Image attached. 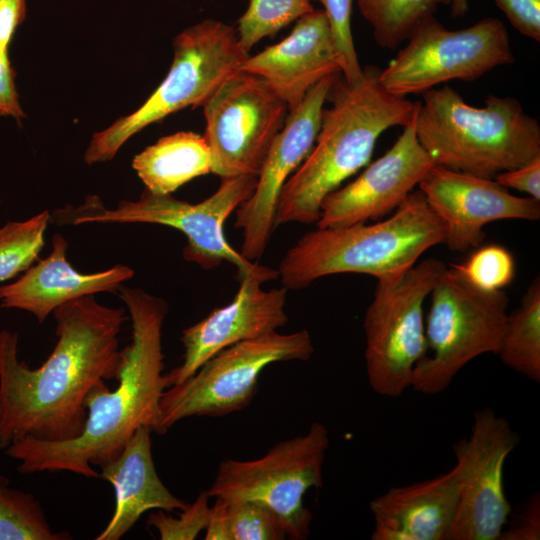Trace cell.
<instances>
[{
	"instance_id": "cell-1",
	"label": "cell",
	"mask_w": 540,
	"mask_h": 540,
	"mask_svg": "<svg viewBox=\"0 0 540 540\" xmlns=\"http://www.w3.org/2000/svg\"><path fill=\"white\" fill-rule=\"evenodd\" d=\"M53 313L57 342L37 368L19 359L18 334L0 331V450L24 437L78 436L87 417L86 396L119 371L118 335L129 318L124 308L104 306L88 295Z\"/></svg>"
},
{
	"instance_id": "cell-2",
	"label": "cell",
	"mask_w": 540,
	"mask_h": 540,
	"mask_svg": "<svg viewBox=\"0 0 540 540\" xmlns=\"http://www.w3.org/2000/svg\"><path fill=\"white\" fill-rule=\"evenodd\" d=\"M118 294L129 312L131 340L121 350L116 389L111 391L102 382L88 393L87 417L78 436L64 441L24 437L8 446L4 451L19 461L20 473L71 472L98 478L92 465L100 466L119 456L139 427L156 431L160 400L170 387L163 374L162 350L168 305L140 288L121 285Z\"/></svg>"
},
{
	"instance_id": "cell-3",
	"label": "cell",
	"mask_w": 540,
	"mask_h": 540,
	"mask_svg": "<svg viewBox=\"0 0 540 540\" xmlns=\"http://www.w3.org/2000/svg\"><path fill=\"white\" fill-rule=\"evenodd\" d=\"M380 71L365 66L354 82L335 76L314 146L280 193L277 226L317 223L324 199L368 164L380 135L412 123L417 102L387 92Z\"/></svg>"
},
{
	"instance_id": "cell-4",
	"label": "cell",
	"mask_w": 540,
	"mask_h": 540,
	"mask_svg": "<svg viewBox=\"0 0 540 540\" xmlns=\"http://www.w3.org/2000/svg\"><path fill=\"white\" fill-rule=\"evenodd\" d=\"M422 98L412 127L436 165L494 179L540 157L539 121L517 99L490 94L474 107L448 85Z\"/></svg>"
},
{
	"instance_id": "cell-5",
	"label": "cell",
	"mask_w": 540,
	"mask_h": 540,
	"mask_svg": "<svg viewBox=\"0 0 540 540\" xmlns=\"http://www.w3.org/2000/svg\"><path fill=\"white\" fill-rule=\"evenodd\" d=\"M444 237L443 223L417 190L383 221L317 227L304 234L283 256L278 278L287 290H297L333 274L394 277Z\"/></svg>"
},
{
	"instance_id": "cell-6",
	"label": "cell",
	"mask_w": 540,
	"mask_h": 540,
	"mask_svg": "<svg viewBox=\"0 0 540 540\" xmlns=\"http://www.w3.org/2000/svg\"><path fill=\"white\" fill-rule=\"evenodd\" d=\"M173 61L165 79L133 113L95 133L84 154L87 164L111 160L120 147L146 126L187 107H203L249 57L236 29L205 19L172 42Z\"/></svg>"
},
{
	"instance_id": "cell-7",
	"label": "cell",
	"mask_w": 540,
	"mask_h": 540,
	"mask_svg": "<svg viewBox=\"0 0 540 540\" xmlns=\"http://www.w3.org/2000/svg\"><path fill=\"white\" fill-rule=\"evenodd\" d=\"M256 176L221 178L218 189L205 200L192 204L171 194L157 195L144 190L136 201L123 200L116 208L107 209L99 197L89 196L78 207H65L54 212L60 224L85 223H151L181 231L187 238L183 257L209 270L226 261L237 268V277L267 267L252 262L236 251L226 240V219L254 191Z\"/></svg>"
},
{
	"instance_id": "cell-8",
	"label": "cell",
	"mask_w": 540,
	"mask_h": 540,
	"mask_svg": "<svg viewBox=\"0 0 540 540\" xmlns=\"http://www.w3.org/2000/svg\"><path fill=\"white\" fill-rule=\"evenodd\" d=\"M425 335L431 355L415 366L411 388L436 395L476 357L497 354L507 318L508 296L486 291L445 267L430 292Z\"/></svg>"
},
{
	"instance_id": "cell-9",
	"label": "cell",
	"mask_w": 540,
	"mask_h": 540,
	"mask_svg": "<svg viewBox=\"0 0 540 540\" xmlns=\"http://www.w3.org/2000/svg\"><path fill=\"white\" fill-rule=\"evenodd\" d=\"M445 267L428 258L401 275L377 279L363 322L366 374L376 394L398 397L410 388L416 364L428 354L424 301Z\"/></svg>"
},
{
	"instance_id": "cell-10",
	"label": "cell",
	"mask_w": 540,
	"mask_h": 540,
	"mask_svg": "<svg viewBox=\"0 0 540 540\" xmlns=\"http://www.w3.org/2000/svg\"><path fill=\"white\" fill-rule=\"evenodd\" d=\"M314 352L307 330L276 332L235 343L207 361L183 382L167 388L160 400L156 433L165 434L188 417H221L247 407L258 378L270 364L306 361Z\"/></svg>"
},
{
	"instance_id": "cell-11",
	"label": "cell",
	"mask_w": 540,
	"mask_h": 540,
	"mask_svg": "<svg viewBox=\"0 0 540 540\" xmlns=\"http://www.w3.org/2000/svg\"><path fill=\"white\" fill-rule=\"evenodd\" d=\"M329 443L327 428L314 422L305 435L275 444L261 458L221 462L207 494L227 502H262L277 514L286 536L303 540L312 522L303 499L310 488L323 486L322 468Z\"/></svg>"
},
{
	"instance_id": "cell-12",
	"label": "cell",
	"mask_w": 540,
	"mask_h": 540,
	"mask_svg": "<svg viewBox=\"0 0 540 540\" xmlns=\"http://www.w3.org/2000/svg\"><path fill=\"white\" fill-rule=\"evenodd\" d=\"M379 81L392 95L422 94L451 80L473 81L515 57L508 31L497 18L449 30L434 15L419 22Z\"/></svg>"
},
{
	"instance_id": "cell-13",
	"label": "cell",
	"mask_w": 540,
	"mask_h": 540,
	"mask_svg": "<svg viewBox=\"0 0 540 540\" xmlns=\"http://www.w3.org/2000/svg\"><path fill=\"white\" fill-rule=\"evenodd\" d=\"M212 173L258 176L288 107L261 77L239 71L203 106Z\"/></svg>"
},
{
	"instance_id": "cell-14",
	"label": "cell",
	"mask_w": 540,
	"mask_h": 540,
	"mask_svg": "<svg viewBox=\"0 0 540 540\" xmlns=\"http://www.w3.org/2000/svg\"><path fill=\"white\" fill-rule=\"evenodd\" d=\"M519 442L510 423L491 408L474 414L469 436L453 444L462 486L449 540H498L512 512L504 465Z\"/></svg>"
},
{
	"instance_id": "cell-15",
	"label": "cell",
	"mask_w": 540,
	"mask_h": 540,
	"mask_svg": "<svg viewBox=\"0 0 540 540\" xmlns=\"http://www.w3.org/2000/svg\"><path fill=\"white\" fill-rule=\"evenodd\" d=\"M336 74L318 81L303 100L288 111L257 176L251 196L236 211L235 227L242 230L241 254L250 261L265 252L276 225L283 186L314 146L322 111Z\"/></svg>"
},
{
	"instance_id": "cell-16",
	"label": "cell",
	"mask_w": 540,
	"mask_h": 540,
	"mask_svg": "<svg viewBox=\"0 0 540 540\" xmlns=\"http://www.w3.org/2000/svg\"><path fill=\"white\" fill-rule=\"evenodd\" d=\"M444 225L448 249L463 252L484 240L483 228L493 221L540 218V201L518 197L494 179L434 165L418 185Z\"/></svg>"
},
{
	"instance_id": "cell-17",
	"label": "cell",
	"mask_w": 540,
	"mask_h": 540,
	"mask_svg": "<svg viewBox=\"0 0 540 540\" xmlns=\"http://www.w3.org/2000/svg\"><path fill=\"white\" fill-rule=\"evenodd\" d=\"M276 278L277 270L269 267L238 276L239 289L229 304L214 309L182 331L183 361L166 374L170 386L192 376L205 361L222 349L276 332L288 322L285 312L287 289L261 288L263 283Z\"/></svg>"
},
{
	"instance_id": "cell-18",
	"label": "cell",
	"mask_w": 540,
	"mask_h": 540,
	"mask_svg": "<svg viewBox=\"0 0 540 540\" xmlns=\"http://www.w3.org/2000/svg\"><path fill=\"white\" fill-rule=\"evenodd\" d=\"M434 165L412 123L404 126L384 155L324 199L317 227L365 223L395 211Z\"/></svg>"
},
{
	"instance_id": "cell-19",
	"label": "cell",
	"mask_w": 540,
	"mask_h": 540,
	"mask_svg": "<svg viewBox=\"0 0 540 540\" xmlns=\"http://www.w3.org/2000/svg\"><path fill=\"white\" fill-rule=\"evenodd\" d=\"M241 71L263 78L286 103L295 108L322 78L340 73L329 21L323 10H313L295 21L290 34L249 57Z\"/></svg>"
},
{
	"instance_id": "cell-20",
	"label": "cell",
	"mask_w": 540,
	"mask_h": 540,
	"mask_svg": "<svg viewBox=\"0 0 540 540\" xmlns=\"http://www.w3.org/2000/svg\"><path fill=\"white\" fill-rule=\"evenodd\" d=\"M462 486L459 464L435 478L391 487L370 502L372 540H449Z\"/></svg>"
},
{
	"instance_id": "cell-21",
	"label": "cell",
	"mask_w": 540,
	"mask_h": 540,
	"mask_svg": "<svg viewBox=\"0 0 540 540\" xmlns=\"http://www.w3.org/2000/svg\"><path fill=\"white\" fill-rule=\"evenodd\" d=\"M68 243L59 233L52 239L50 254L31 265L11 284L0 287V306L33 314L39 323L57 307L72 300L115 292L134 275L128 266L117 264L95 273H81L66 258Z\"/></svg>"
},
{
	"instance_id": "cell-22",
	"label": "cell",
	"mask_w": 540,
	"mask_h": 540,
	"mask_svg": "<svg viewBox=\"0 0 540 540\" xmlns=\"http://www.w3.org/2000/svg\"><path fill=\"white\" fill-rule=\"evenodd\" d=\"M151 432L149 426L139 427L119 456L100 465L98 478L112 484L115 508L96 540H119L149 510L173 512L188 507L168 490L156 472Z\"/></svg>"
},
{
	"instance_id": "cell-23",
	"label": "cell",
	"mask_w": 540,
	"mask_h": 540,
	"mask_svg": "<svg viewBox=\"0 0 540 540\" xmlns=\"http://www.w3.org/2000/svg\"><path fill=\"white\" fill-rule=\"evenodd\" d=\"M132 166L146 190L167 195L196 177L212 173V157L203 135L177 132L137 154Z\"/></svg>"
},
{
	"instance_id": "cell-24",
	"label": "cell",
	"mask_w": 540,
	"mask_h": 540,
	"mask_svg": "<svg viewBox=\"0 0 540 540\" xmlns=\"http://www.w3.org/2000/svg\"><path fill=\"white\" fill-rule=\"evenodd\" d=\"M500 360L533 382H540V279L536 277L520 305L507 314L499 351Z\"/></svg>"
},
{
	"instance_id": "cell-25",
	"label": "cell",
	"mask_w": 540,
	"mask_h": 540,
	"mask_svg": "<svg viewBox=\"0 0 540 540\" xmlns=\"http://www.w3.org/2000/svg\"><path fill=\"white\" fill-rule=\"evenodd\" d=\"M371 25L377 45L395 49L406 41L416 25L453 0H355Z\"/></svg>"
},
{
	"instance_id": "cell-26",
	"label": "cell",
	"mask_w": 540,
	"mask_h": 540,
	"mask_svg": "<svg viewBox=\"0 0 540 540\" xmlns=\"http://www.w3.org/2000/svg\"><path fill=\"white\" fill-rule=\"evenodd\" d=\"M66 532H54L38 499L9 486L0 476V540H67Z\"/></svg>"
},
{
	"instance_id": "cell-27",
	"label": "cell",
	"mask_w": 540,
	"mask_h": 540,
	"mask_svg": "<svg viewBox=\"0 0 540 540\" xmlns=\"http://www.w3.org/2000/svg\"><path fill=\"white\" fill-rule=\"evenodd\" d=\"M50 218L49 211H43L0 228V282L25 271L38 259Z\"/></svg>"
},
{
	"instance_id": "cell-28",
	"label": "cell",
	"mask_w": 540,
	"mask_h": 540,
	"mask_svg": "<svg viewBox=\"0 0 540 540\" xmlns=\"http://www.w3.org/2000/svg\"><path fill=\"white\" fill-rule=\"evenodd\" d=\"M248 8L238 19L236 34L241 47L250 50L262 39L314 10L311 0H248Z\"/></svg>"
},
{
	"instance_id": "cell-29",
	"label": "cell",
	"mask_w": 540,
	"mask_h": 540,
	"mask_svg": "<svg viewBox=\"0 0 540 540\" xmlns=\"http://www.w3.org/2000/svg\"><path fill=\"white\" fill-rule=\"evenodd\" d=\"M451 267L470 284L486 291L503 290L515 276L512 254L497 244L480 247L463 263Z\"/></svg>"
},
{
	"instance_id": "cell-30",
	"label": "cell",
	"mask_w": 540,
	"mask_h": 540,
	"mask_svg": "<svg viewBox=\"0 0 540 540\" xmlns=\"http://www.w3.org/2000/svg\"><path fill=\"white\" fill-rule=\"evenodd\" d=\"M227 503L233 540H282L287 537L279 517L266 504L255 500Z\"/></svg>"
},
{
	"instance_id": "cell-31",
	"label": "cell",
	"mask_w": 540,
	"mask_h": 540,
	"mask_svg": "<svg viewBox=\"0 0 540 540\" xmlns=\"http://www.w3.org/2000/svg\"><path fill=\"white\" fill-rule=\"evenodd\" d=\"M320 2L330 24L340 73L349 82L357 81L363 73L351 31L354 0H311Z\"/></svg>"
},
{
	"instance_id": "cell-32",
	"label": "cell",
	"mask_w": 540,
	"mask_h": 540,
	"mask_svg": "<svg viewBox=\"0 0 540 540\" xmlns=\"http://www.w3.org/2000/svg\"><path fill=\"white\" fill-rule=\"evenodd\" d=\"M209 498L207 491L201 492L192 504L181 511L178 518L158 509L149 515L147 524L155 527L161 540H193L206 529Z\"/></svg>"
},
{
	"instance_id": "cell-33",
	"label": "cell",
	"mask_w": 540,
	"mask_h": 540,
	"mask_svg": "<svg viewBox=\"0 0 540 540\" xmlns=\"http://www.w3.org/2000/svg\"><path fill=\"white\" fill-rule=\"evenodd\" d=\"M540 539V496L536 493L523 502L513 513L509 526L502 530L498 540Z\"/></svg>"
},
{
	"instance_id": "cell-34",
	"label": "cell",
	"mask_w": 540,
	"mask_h": 540,
	"mask_svg": "<svg viewBox=\"0 0 540 540\" xmlns=\"http://www.w3.org/2000/svg\"><path fill=\"white\" fill-rule=\"evenodd\" d=\"M510 24L525 37L540 41V0H494Z\"/></svg>"
},
{
	"instance_id": "cell-35",
	"label": "cell",
	"mask_w": 540,
	"mask_h": 540,
	"mask_svg": "<svg viewBox=\"0 0 540 540\" xmlns=\"http://www.w3.org/2000/svg\"><path fill=\"white\" fill-rule=\"evenodd\" d=\"M494 180L506 189L521 191L540 201V157L518 168L499 173Z\"/></svg>"
},
{
	"instance_id": "cell-36",
	"label": "cell",
	"mask_w": 540,
	"mask_h": 540,
	"mask_svg": "<svg viewBox=\"0 0 540 540\" xmlns=\"http://www.w3.org/2000/svg\"><path fill=\"white\" fill-rule=\"evenodd\" d=\"M0 115L17 120L25 117L14 83V71L8 58V50L0 49Z\"/></svg>"
},
{
	"instance_id": "cell-37",
	"label": "cell",
	"mask_w": 540,
	"mask_h": 540,
	"mask_svg": "<svg viewBox=\"0 0 540 540\" xmlns=\"http://www.w3.org/2000/svg\"><path fill=\"white\" fill-rule=\"evenodd\" d=\"M26 15V0H0V49L8 46Z\"/></svg>"
},
{
	"instance_id": "cell-38",
	"label": "cell",
	"mask_w": 540,
	"mask_h": 540,
	"mask_svg": "<svg viewBox=\"0 0 540 540\" xmlns=\"http://www.w3.org/2000/svg\"><path fill=\"white\" fill-rule=\"evenodd\" d=\"M216 503L210 507L206 526V540H233L228 503L216 498Z\"/></svg>"
},
{
	"instance_id": "cell-39",
	"label": "cell",
	"mask_w": 540,
	"mask_h": 540,
	"mask_svg": "<svg viewBox=\"0 0 540 540\" xmlns=\"http://www.w3.org/2000/svg\"><path fill=\"white\" fill-rule=\"evenodd\" d=\"M452 14L453 16H462L468 10L467 0H453L452 2Z\"/></svg>"
}]
</instances>
